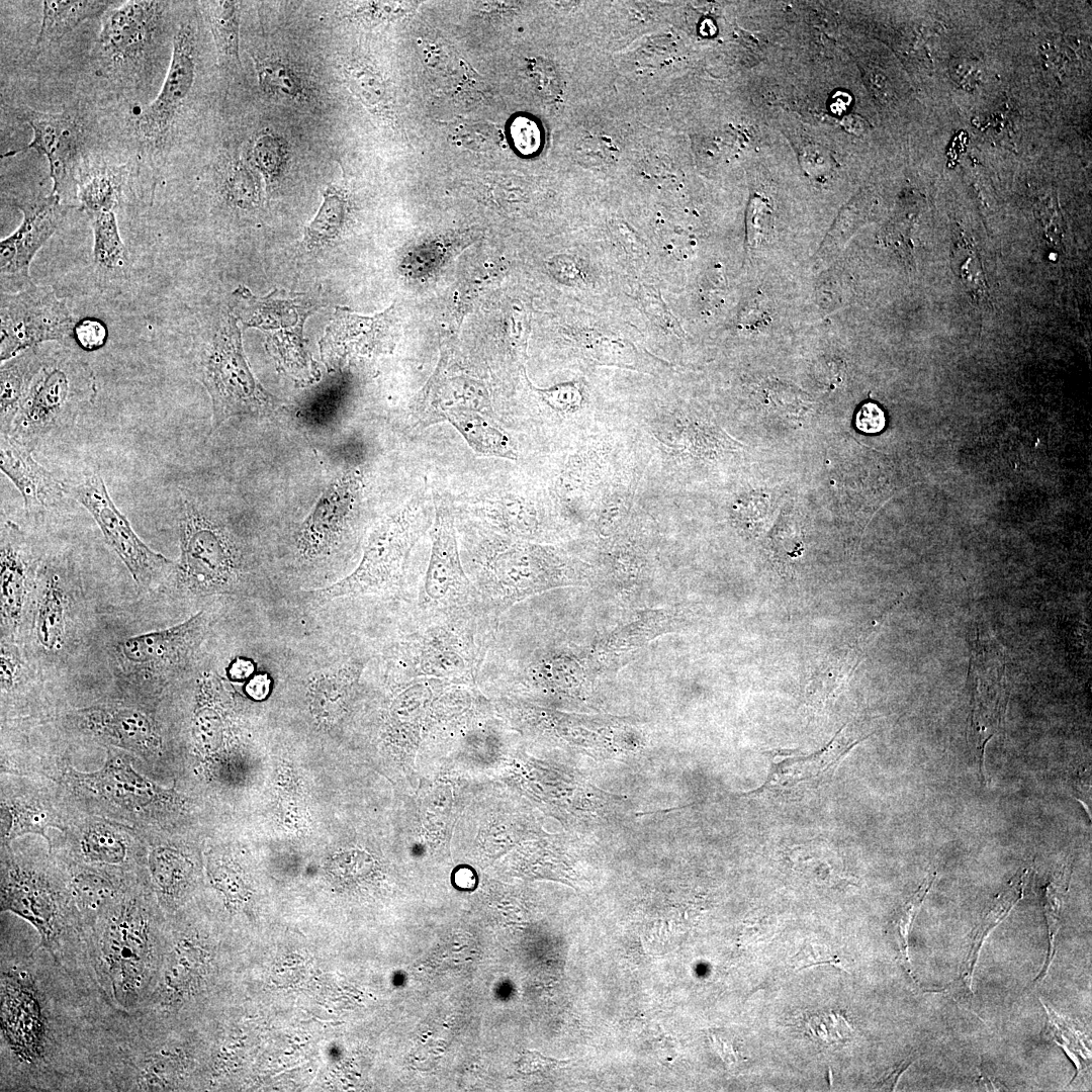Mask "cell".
Listing matches in <instances>:
<instances>
[{"mask_svg":"<svg viewBox=\"0 0 1092 1092\" xmlns=\"http://www.w3.org/2000/svg\"><path fill=\"white\" fill-rule=\"evenodd\" d=\"M0 1090L92 1091L113 1007L80 986L40 945L1 938Z\"/></svg>","mask_w":1092,"mask_h":1092,"instance_id":"cell-1","label":"cell"},{"mask_svg":"<svg viewBox=\"0 0 1092 1092\" xmlns=\"http://www.w3.org/2000/svg\"><path fill=\"white\" fill-rule=\"evenodd\" d=\"M169 917L145 883L124 889L86 928L89 961L98 987L115 1008L139 1010L162 965Z\"/></svg>","mask_w":1092,"mask_h":1092,"instance_id":"cell-2","label":"cell"},{"mask_svg":"<svg viewBox=\"0 0 1092 1092\" xmlns=\"http://www.w3.org/2000/svg\"><path fill=\"white\" fill-rule=\"evenodd\" d=\"M456 527L466 572L486 610L498 619L529 597L586 579L583 563L559 548L500 535L470 521Z\"/></svg>","mask_w":1092,"mask_h":1092,"instance_id":"cell-3","label":"cell"},{"mask_svg":"<svg viewBox=\"0 0 1092 1092\" xmlns=\"http://www.w3.org/2000/svg\"><path fill=\"white\" fill-rule=\"evenodd\" d=\"M183 1028L114 1008L101 1032L93 1091L159 1092L186 1086L191 1052Z\"/></svg>","mask_w":1092,"mask_h":1092,"instance_id":"cell-4","label":"cell"},{"mask_svg":"<svg viewBox=\"0 0 1092 1092\" xmlns=\"http://www.w3.org/2000/svg\"><path fill=\"white\" fill-rule=\"evenodd\" d=\"M1 911L28 922L39 936L37 944L80 986L102 993L91 968L86 931L68 875L37 863L3 860Z\"/></svg>","mask_w":1092,"mask_h":1092,"instance_id":"cell-5","label":"cell"},{"mask_svg":"<svg viewBox=\"0 0 1092 1092\" xmlns=\"http://www.w3.org/2000/svg\"><path fill=\"white\" fill-rule=\"evenodd\" d=\"M486 610L431 614L418 611V625L391 649L389 673L474 684L498 627Z\"/></svg>","mask_w":1092,"mask_h":1092,"instance_id":"cell-6","label":"cell"},{"mask_svg":"<svg viewBox=\"0 0 1092 1092\" xmlns=\"http://www.w3.org/2000/svg\"><path fill=\"white\" fill-rule=\"evenodd\" d=\"M434 498L423 490L382 519L367 537L358 566L341 580L313 592L317 600L403 590L413 548L432 526Z\"/></svg>","mask_w":1092,"mask_h":1092,"instance_id":"cell-7","label":"cell"},{"mask_svg":"<svg viewBox=\"0 0 1092 1092\" xmlns=\"http://www.w3.org/2000/svg\"><path fill=\"white\" fill-rule=\"evenodd\" d=\"M194 369L211 399L212 430L233 417H273L286 412L254 377L233 313L219 315L197 344Z\"/></svg>","mask_w":1092,"mask_h":1092,"instance_id":"cell-8","label":"cell"},{"mask_svg":"<svg viewBox=\"0 0 1092 1092\" xmlns=\"http://www.w3.org/2000/svg\"><path fill=\"white\" fill-rule=\"evenodd\" d=\"M95 394V378L86 363L70 352L47 354L9 435L34 450L71 429Z\"/></svg>","mask_w":1092,"mask_h":1092,"instance_id":"cell-9","label":"cell"},{"mask_svg":"<svg viewBox=\"0 0 1092 1092\" xmlns=\"http://www.w3.org/2000/svg\"><path fill=\"white\" fill-rule=\"evenodd\" d=\"M179 532L180 557L173 570L178 586L196 595L232 589L239 579L241 561L225 526L206 508L184 499Z\"/></svg>","mask_w":1092,"mask_h":1092,"instance_id":"cell-10","label":"cell"},{"mask_svg":"<svg viewBox=\"0 0 1092 1092\" xmlns=\"http://www.w3.org/2000/svg\"><path fill=\"white\" fill-rule=\"evenodd\" d=\"M167 4L127 1L104 15L93 51L101 74L123 83L142 79L159 49Z\"/></svg>","mask_w":1092,"mask_h":1092,"instance_id":"cell-11","label":"cell"},{"mask_svg":"<svg viewBox=\"0 0 1092 1092\" xmlns=\"http://www.w3.org/2000/svg\"><path fill=\"white\" fill-rule=\"evenodd\" d=\"M433 498L432 544L418 611L445 614L486 610L462 561L452 500L436 495Z\"/></svg>","mask_w":1092,"mask_h":1092,"instance_id":"cell-12","label":"cell"},{"mask_svg":"<svg viewBox=\"0 0 1092 1092\" xmlns=\"http://www.w3.org/2000/svg\"><path fill=\"white\" fill-rule=\"evenodd\" d=\"M0 360L73 337L76 321L50 286L33 282L16 292L1 291Z\"/></svg>","mask_w":1092,"mask_h":1092,"instance_id":"cell-13","label":"cell"},{"mask_svg":"<svg viewBox=\"0 0 1092 1092\" xmlns=\"http://www.w3.org/2000/svg\"><path fill=\"white\" fill-rule=\"evenodd\" d=\"M65 489L89 512L139 586L151 587L173 572L175 563L147 546L116 508L99 472L90 473L76 484L65 483Z\"/></svg>","mask_w":1092,"mask_h":1092,"instance_id":"cell-14","label":"cell"},{"mask_svg":"<svg viewBox=\"0 0 1092 1092\" xmlns=\"http://www.w3.org/2000/svg\"><path fill=\"white\" fill-rule=\"evenodd\" d=\"M234 295L237 300L234 314L244 325L265 332L272 351L287 366H303L306 362L303 325L316 304L304 296H290L279 290L258 297L239 287Z\"/></svg>","mask_w":1092,"mask_h":1092,"instance_id":"cell-15","label":"cell"},{"mask_svg":"<svg viewBox=\"0 0 1092 1092\" xmlns=\"http://www.w3.org/2000/svg\"><path fill=\"white\" fill-rule=\"evenodd\" d=\"M20 117L32 129V140L22 149L10 151L4 157L34 150L49 162L53 181L52 193L68 206L78 199V172L83 162L81 148L84 129L77 116L66 110L48 113L31 108L20 110Z\"/></svg>","mask_w":1092,"mask_h":1092,"instance_id":"cell-16","label":"cell"},{"mask_svg":"<svg viewBox=\"0 0 1092 1092\" xmlns=\"http://www.w3.org/2000/svg\"><path fill=\"white\" fill-rule=\"evenodd\" d=\"M195 68V30L187 21L179 25L174 35L170 66L158 96L133 119V130L146 146L159 148L166 143L193 86Z\"/></svg>","mask_w":1092,"mask_h":1092,"instance_id":"cell-17","label":"cell"},{"mask_svg":"<svg viewBox=\"0 0 1092 1092\" xmlns=\"http://www.w3.org/2000/svg\"><path fill=\"white\" fill-rule=\"evenodd\" d=\"M23 218L0 243L1 291L16 292L32 283L29 267L36 253L56 233L70 207L53 193L16 202Z\"/></svg>","mask_w":1092,"mask_h":1092,"instance_id":"cell-18","label":"cell"},{"mask_svg":"<svg viewBox=\"0 0 1092 1092\" xmlns=\"http://www.w3.org/2000/svg\"><path fill=\"white\" fill-rule=\"evenodd\" d=\"M207 627L208 618L200 611L178 625L124 638L114 649L119 661L129 670L172 672L189 661Z\"/></svg>","mask_w":1092,"mask_h":1092,"instance_id":"cell-19","label":"cell"},{"mask_svg":"<svg viewBox=\"0 0 1092 1092\" xmlns=\"http://www.w3.org/2000/svg\"><path fill=\"white\" fill-rule=\"evenodd\" d=\"M36 560L20 528L1 522L0 606L2 636L12 635L21 624Z\"/></svg>","mask_w":1092,"mask_h":1092,"instance_id":"cell-20","label":"cell"},{"mask_svg":"<svg viewBox=\"0 0 1092 1092\" xmlns=\"http://www.w3.org/2000/svg\"><path fill=\"white\" fill-rule=\"evenodd\" d=\"M461 508L467 521L500 535L533 541L542 532L541 514L534 502L516 491L487 489L468 496Z\"/></svg>","mask_w":1092,"mask_h":1092,"instance_id":"cell-21","label":"cell"},{"mask_svg":"<svg viewBox=\"0 0 1092 1092\" xmlns=\"http://www.w3.org/2000/svg\"><path fill=\"white\" fill-rule=\"evenodd\" d=\"M360 484L361 477L356 471L331 483L301 526L298 547L303 555L312 557L328 553L337 543L356 505Z\"/></svg>","mask_w":1092,"mask_h":1092,"instance_id":"cell-22","label":"cell"},{"mask_svg":"<svg viewBox=\"0 0 1092 1092\" xmlns=\"http://www.w3.org/2000/svg\"><path fill=\"white\" fill-rule=\"evenodd\" d=\"M859 741L844 728L826 746L812 754L778 753L771 760L765 783L757 791L779 794L818 787L834 772L841 759Z\"/></svg>","mask_w":1092,"mask_h":1092,"instance_id":"cell-23","label":"cell"},{"mask_svg":"<svg viewBox=\"0 0 1092 1092\" xmlns=\"http://www.w3.org/2000/svg\"><path fill=\"white\" fill-rule=\"evenodd\" d=\"M82 725L103 740L141 755H158L162 739L155 720L125 706H93L79 712Z\"/></svg>","mask_w":1092,"mask_h":1092,"instance_id":"cell-24","label":"cell"},{"mask_svg":"<svg viewBox=\"0 0 1092 1092\" xmlns=\"http://www.w3.org/2000/svg\"><path fill=\"white\" fill-rule=\"evenodd\" d=\"M33 450L9 434L0 437V468L21 493L28 512H40L58 505L66 494L65 482L41 466Z\"/></svg>","mask_w":1092,"mask_h":1092,"instance_id":"cell-25","label":"cell"},{"mask_svg":"<svg viewBox=\"0 0 1092 1092\" xmlns=\"http://www.w3.org/2000/svg\"><path fill=\"white\" fill-rule=\"evenodd\" d=\"M390 309L373 316L356 314L338 306L320 342L327 362L384 351L390 341Z\"/></svg>","mask_w":1092,"mask_h":1092,"instance_id":"cell-26","label":"cell"},{"mask_svg":"<svg viewBox=\"0 0 1092 1092\" xmlns=\"http://www.w3.org/2000/svg\"><path fill=\"white\" fill-rule=\"evenodd\" d=\"M73 777L88 791L124 809L140 811L159 801V788L119 757L108 758L98 771L73 772Z\"/></svg>","mask_w":1092,"mask_h":1092,"instance_id":"cell-27","label":"cell"},{"mask_svg":"<svg viewBox=\"0 0 1092 1092\" xmlns=\"http://www.w3.org/2000/svg\"><path fill=\"white\" fill-rule=\"evenodd\" d=\"M47 354L37 346L1 362L0 430L9 434L13 422L32 383L41 370Z\"/></svg>","mask_w":1092,"mask_h":1092,"instance_id":"cell-28","label":"cell"},{"mask_svg":"<svg viewBox=\"0 0 1092 1092\" xmlns=\"http://www.w3.org/2000/svg\"><path fill=\"white\" fill-rule=\"evenodd\" d=\"M127 165L85 162L78 172V200L87 214L115 211L128 181Z\"/></svg>","mask_w":1092,"mask_h":1092,"instance_id":"cell-29","label":"cell"},{"mask_svg":"<svg viewBox=\"0 0 1092 1092\" xmlns=\"http://www.w3.org/2000/svg\"><path fill=\"white\" fill-rule=\"evenodd\" d=\"M67 875L70 892L81 915L85 931L98 914L124 889L139 882L85 867L75 868Z\"/></svg>","mask_w":1092,"mask_h":1092,"instance_id":"cell-30","label":"cell"},{"mask_svg":"<svg viewBox=\"0 0 1092 1092\" xmlns=\"http://www.w3.org/2000/svg\"><path fill=\"white\" fill-rule=\"evenodd\" d=\"M442 421L450 423L474 452L517 460L518 449L514 440L483 414L461 406L450 407L443 412Z\"/></svg>","mask_w":1092,"mask_h":1092,"instance_id":"cell-31","label":"cell"},{"mask_svg":"<svg viewBox=\"0 0 1092 1092\" xmlns=\"http://www.w3.org/2000/svg\"><path fill=\"white\" fill-rule=\"evenodd\" d=\"M67 605L63 578L50 566L42 572L34 623L36 640L44 651L56 652L64 645Z\"/></svg>","mask_w":1092,"mask_h":1092,"instance_id":"cell-32","label":"cell"},{"mask_svg":"<svg viewBox=\"0 0 1092 1092\" xmlns=\"http://www.w3.org/2000/svg\"><path fill=\"white\" fill-rule=\"evenodd\" d=\"M1028 880V870L1025 869L1015 877L1011 884L1001 892L991 903L983 919L977 926L971 940L970 950L965 964L962 966L960 984L970 994H973V978L979 961L982 946L997 925H999L1023 897V892Z\"/></svg>","mask_w":1092,"mask_h":1092,"instance_id":"cell-33","label":"cell"},{"mask_svg":"<svg viewBox=\"0 0 1092 1092\" xmlns=\"http://www.w3.org/2000/svg\"><path fill=\"white\" fill-rule=\"evenodd\" d=\"M93 232V261L97 272L108 279L125 278L129 255L119 234L114 211L88 214Z\"/></svg>","mask_w":1092,"mask_h":1092,"instance_id":"cell-34","label":"cell"},{"mask_svg":"<svg viewBox=\"0 0 1092 1092\" xmlns=\"http://www.w3.org/2000/svg\"><path fill=\"white\" fill-rule=\"evenodd\" d=\"M115 2L111 1H42V15L35 46L46 48L59 41L83 21L99 16Z\"/></svg>","mask_w":1092,"mask_h":1092,"instance_id":"cell-35","label":"cell"},{"mask_svg":"<svg viewBox=\"0 0 1092 1092\" xmlns=\"http://www.w3.org/2000/svg\"><path fill=\"white\" fill-rule=\"evenodd\" d=\"M148 873L152 892L164 913L169 916L188 883L185 862L173 850L158 846L149 854Z\"/></svg>","mask_w":1092,"mask_h":1092,"instance_id":"cell-36","label":"cell"},{"mask_svg":"<svg viewBox=\"0 0 1092 1092\" xmlns=\"http://www.w3.org/2000/svg\"><path fill=\"white\" fill-rule=\"evenodd\" d=\"M81 852L85 861L99 867L129 881H139L128 877L120 867L127 860V848L122 838L111 828L95 824L89 827L81 841Z\"/></svg>","mask_w":1092,"mask_h":1092,"instance_id":"cell-37","label":"cell"},{"mask_svg":"<svg viewBox=\"0 0 1092 1092\" xmlns=\"http://www.w3.org/2000/svg\"><path fill=\"white\" fill-rule=\"evenodd\" d=\"M205 13L220 62L225 66L240 63V6L235 1H209Z\"/></svg>","mask_w":1092,"mask_h":1092,"instance_id":"cell-38","label":"cell"},{"mask_svg":"<svg viewBox=\"0 0 1092 1092\" xmlns=\"http://www.w3.org/2000/svg\"><path fill=\"white\" fill-rule=\"evenodd\" d=\"M254 63L259 86L267 95L294 102L307 98L305 82L287 62L269 57Z\"/></svg>","mask_w":1092,"mask_h":1092,"instance_id":"cell-39","label":"cell"},{"mask_svg":"<svg viewBox=\"0 0 1092 1092\" xmlns=\"http://www.w3.org/2000/svg\"><path fill=\"white\" fill-rule=\"evenodd\" d=\"M1 806L2 836L5 839L33 833L50 842L47 830L50 827L61 829L57 817L36 803H2Z\"/></svg>","mask_w":1092,"mask_h":1092,"instance_id":"cell-40","label":"cell"},{"mask_svg":"<svg viewBox=\"0 0 1092 1092\" xmlns=\"http://www.w3.org/2000/svg\"><path fill=\"white\" fill-rule=\"evenodd\" d=\"M346 211L347 203L343 193L337 188L328 187L318 211L305 228V245L314 248L336 239L344 225Z\"/></svg>","mask_w":1092,"mask_h":1092,"instance_id":"cell-41","label":"cell"},{"mask_svg":"<svg viewBox=\"0 0 1092 1092\" xmlns=\"http://www.w3.org/2000/svg\"><path fill=\"white\" fill-rule=\"evenodd\" d=\"M344 76L350 89L361 101L376 113L387 108V94L381 77L369 65L350 60L343 66Z\"/></svg>","mask_w":1092,"mask_h":1092,"instance_id":"cell-42","label":"cell"},{"mask_svg":"<svg viewBox=\"0 0 1092 1092\" xmlns=\"http://www.w3.org/2000/svg\"><path fill=\"white\" fill-rule=\"evenodd\" d=\"M1039 1000L1048 1014L1050 1032L1076 1066V1075L1087 1072L1090 1068L1091 1052L1085 1037L1065 1017L1044 1004L1041 998Z\"/></svg>","mask_w":1092,"mask_h":1092,"instance_id":"cell-43","label":"cell"},{"mask_svg":"<svg viewBox=\"0 0 1092 1092\" xmlns=\"http://www.w3.org/2000/svg\"><path fill=\"white\" fill-rule=\"evenodd\" d=\"M1071 872L1069 868L1064 869L1057 877L1053 878L1046 885L1043 894V908L1048 921V930L1050 938V952L1046 962L1036 977L1037 980H1043L1049 973L1051 965L1056 952V939L1060 929V914L1062 906L1064 905V899L1068 892L1070 883Z\"/></svg>","mask_w":1092,"mask_h":1092,"instance_id":"cell-44","label":"cell"},{"mask_svg":"<svg viewBox=\"0 0 1092 1092\" xmlns=\"http://www.w3.org/2000/svg\"><path fill=\"white\" fill-rule=\"evenodd\" d=\"M223 166L220 175V189L223 197L235 206H247L255 200L257 193L253 174L239 160L229 161Z\"/></svg>","mask_w":1092,"mask_h":1092,"instance_id":"cell-45","label":"cell"},{"mask_svg":"<svg viewBox=\"0 0 1092 1092\" xmlns=\"http://www.w3.org/2000/svg\"><path fill=\"white\" fill-rule=\"evenodd\" d=\"M253 158L267 182L272 183L279 177L287 163V144L277 134H262L254 145Z\"/></svg>","mask_w":1092,"mask_h":1092,"instance_id":"cell-46","label":"cell"},{"mask_svg":"<svg viewBox=\"0 0 1092 1092\" xmlns=\"http://www.w3.org/2000/svg\"><path fill=\"white\" fill-rule=\"evenodd\" d=\"M637 480L631 479L627 484H616L608 489L601 498L599 506V524L601 529L610 530L622 521L631 508L635 494Z\"/></svg>","mask_w":1092,"mask_h":1092,"instance_id":"cell-47","label":"cell"},{"mask_svg":"<svg viewBox=\"0 0 1092 1092\" xmlns=\"http://www.w3.org/2000/svg\"><path fill=\"white\" fill-rule=\"evenodd\" d=\"M549 411L559 416L572 415L582 408L584 395L575 382H565L546 389L533 388Z\"/></svg>","mask_w":1092,"mask_h":1092,"instance_id":"cell-48","label":"cell"},{"mask_svg":"<svg viewBox=\"0 0 1092 1092\" xmlns=\"http://www.w3.org/2000/svg\"><path fill=\"white\" fill-rule=\"evenodd\" d=\"M772 209L765 198L752 196L746 211V239L748 246L759 247L767 241L772 230Z\"/></svg>","mask_w":1092,"mask_h":1092,"instance_id":"cell-49","label":"cell"},{"mask_svg":"<svg viewBox=\"0 0 1092 1092\" xmlns=\"http://www.w3.org/2000/svg\"><path fill=\"white\" fill-rule=\"evenodd\" d=\"M73 337L83 350L95 351L105 345L108 330L100 320L86 317L76 322Z\"/></svg>","mask_w":1092,"mask_h":1092,"instance_id":"cell-50","label":"cell"},{"mask_svg":"<svg viewBox=\"0 0 1092 1092\" xmlns=\"http://www.w3.org/2000/svg\"><path fill=\"white\" fill-rule=\"evenodd\" d=\"M936 876H937V874L933 873L929 878H927L922 883V885L916 891V893L905 904V906L903 907V909L901 911L900 917H899V927H900V932H901L902 939H903V942H904V945H905V949H906L905 950V956H906V960L908 961V964H909L908 933H909L912 921H913L914 917L916 916V913H917L918 909L922 905L926 895L928 894L929 890L931 889L933 883L936 880Z\"/></svg>","mask_w":1092,"mask_h":1092,"instance_id":"cell-51","label":"cell"},{"mask_svg":"<svg viewBox=\"0 0 1092 1092\" xmlns=\"http://www.w3.org/2000/svg\"><path fill=\"white\" fill-rule=\"evenodd\" d=\"M511 132L516 148L524 155L533 154L539 149L540 129L530 118H516L512 123Z\"/></svg>","mask_w":1092,"mask_h":1092,"instance_id":"cell-52","label":"cell"},{"mask_svg":"<svg viewBox=\"0 0 1092 1092\" xmlns=\"http://www.w3.org/2000/svg\"><path fill=\"white\" fill-rule=\"evenodd\" d=\"M0 656V679L2 690H10L19 680L22 661L16 646L2 639Z\"/></svg>","mask_w":1092,"mask_h":1092,"instance_id":"cell-53","label":"cell"},{"mask_svg":"<svg viewBox=\"0 0 1092 1092\" xmlns=\"http://www.w3.org/2000/svg\"><path fill=\"white\" fill-rule=\"evenodd\" d=\"M530 74L533 82L540 93L545 97H557L560 94V84L556 71L547 62L533 60L530 66Z\"/></svg>","mask_w":1092,"mask_h":1092,"instance_id":"cell-54","label":"cell"},{"mask_svg":"<svg viewBox=\"0 0 1092 1092\" xmlns=\"http://www.w3.org/2000/svg\"><path fill=\"white\" fill-rule=\"evenodd\" d=\"M855 426L863 433H879L886 426L885 413L877 403L866 402L860 405L855 415Z\"/></svg>","mask_w":1092,"mask_h":1092,"instance_id":"cell-55","label":"cell"},{"mask_svg":"<svg viewBox=\"0 0 1092 1092\" xmlns=\"http://www.w3.org/2000/svg\"><path fill=\"white\" fill-rule=\"evenodd\" d=\"M794 966L799 969L807 968L818 964H838L836 957L831 956L826 948L821 945L814 946L813 944H807L802 950L794 958Z\"/></svg>","mask_w":1092,"mask_h":1092,"instance_id":"cell-56","label":"cell"},{"mask_svg":"<svg viewBox=\"0 0 1092 1092\" xmlns=\"http://www.w3.org/2000/svg\"><path fill=\"white\" fill-rule=\"evenodd\" d=\"M952 78L965 89L972 90L980 82L981 73L971 62L959 60L951 66Z\"/></svg>","mask_w":1092,"mask_h":1092,"instance_id":"cell-57","label":"cell"},{"mask_svg":"<svg viewBox=\"0 0 1092 1092\" xmlns=\"http://www.w3.org/2000/svg\"><path fill=\"white\" fill-rule=\"evenodd\" d=\"M914 1060H905L891 1070L881 1081V1087L886 1090H895L900 1077Z\"/></svg>","mask_w":1092,"mask_h":1092,"instance_id":"cell-58","label":"cell"},{"mask_svg":"<svg viewBox=\"0 0 1092 1092\" xmlns=\"http://www.w3.org/2000/svg\"><path fill=\"white\" fill-rule=\"evenodd\" d=\"M268 690L269 679L265 675H258L247 686L248 694L257 700L265 698Z\"/></svg>","mask_w":1092,"mask_h":1092,"instance_id":"cell-59","label":"cell"},{"mask_svg":"<svg viewBox=\"0 0 1092 1092\" xmlns=\"http://www.w3.org/2000/svg\"><path fill=\"white\" fill-rule=\"evenodd\" d=\"M842 124L847 131L854 134H861L868 129V123L857 115H847Z\"/></svg>","mask_w":1092,"mask_h":1092,"instance_id":"cell-60","label":"cell"},{"mask_svg":"<svg viewBox=\"0 0 1092 1092\" xmlns=\"http://www.w3.org/2000/svg\"><path fill=\"white\" fill-rule=\"evenodd\" d=\"M253 665L251 663H249L247 660L239 659L238 661L233 663V666L231 667V675L234 678L242 679L247 677L251 673Z\"/></svg>","mask_w":1092,"mask_h":1092,"instance_id":"cell-61","label":"cell"},{"mask_svg":"<svg viewBox=\"0 0 1092 1092\" xmlns=\"http://www.w3.org/2000/svg\"><path fill=\"white\" fill-rule=\"evenodd\" d=\"M849 100H850V97L847 94L844 93L843 98L841 97V94H838V95L834 96V101L832 103V108H835V111L840 112L843 109H845L846 106L850 103Z\"/></svg>","mask_w":1092,"mask_h":1092,"instance_id":"cell-62","label":"cell"}]
</instances>
